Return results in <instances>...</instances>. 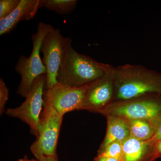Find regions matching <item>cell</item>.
I'll list each match as a JSON object with an SVG mask.
<instances>
[{
    "mask_svg": "<svg viewBox=\"0 0 161 161\" xmlns=\"http://www.w3.org/2000/svg\"><path fill=\"white\" fill-rule=\"evenodd\" d=\"M53 28L50 24L43 22L39 23L37 30L31 37L33 43L31 54L28 58L23 55L20 56L16 64V71L21 77L17 93L22 97L26 98L39 77L47 75L46 66L40 57V48L43 39Z\"/></svg>",
    "mask_w": 161,
    "mask_h": 161,
    "instance_id": "cell-3",
    "label": "cell"
},
{
    "mask_svg": "<svg viewBox=\"0 0 161 161\" xmlns=\"http://www.w3.org/2000/svg\"><path fill=\"white\" fill-rule=\"evenodd\" d=\"M155 132L152 138L147 141L149 143L155 146L156 144L161 140V115L152 123Z\"/></svg>",
    "mask_w": 161,
    "mask_h": 161,
    "instance_id": "cell-18",
    "label": "cell"
},
{
    "mask_svg": "<svg viewBox=\"0 0 161 161\" xmlns=\"http://www.w3.org/2000/svg\"><path fill=\"white\" fill-rule=\"evenodd\" d=\"M113 78V102L132 100L152 94L161 95V73L141 65H110Z\"/></svg>",
    "mask_w": 161,
    "mask_h": 161,
    "instance_id": "cell-1",
    "label": "cell"
},
{
    "mask_svg": "<svg viewBox=\"0 0 161 161\" xmlns=\"http://www.w3.org/2000/svg\"><path fill=\"white\" fill-rule=\"evenodd\" d=\"M99 113L127 119H142L151 124L161 115V95L152 94L124 101L114 102Z\"/></svg>",
    "mask_w": 161,
    "mask_h": 161,
    "instance_id": "cell-5",
    "label": "cell"
},
{
    "mask_svg": "<svg viewBox=\"0 0 161 161\" xmlns=\"http://www.w3.org/2000/svg\"><path fill=\"white\" fill-rule=\"evenodd\" d=\"M64 115L44 103L40 116V130L30 150L37 160L44 157H58L57 147Z\"/></svg>",
    "mask_w": 161,
    "mask_h": 161,
    "instance_id": "cell-4",
    "label": "cell"
},
{
    "mask_svg": "<svg viewBox=\"0 0 161 161\" xmlns=\"http://www.w3.org/2000/svg\"><path fill=\"white\" fill-rule=\"evenodd\" d=\"M9 96V91L3 78H0V114L5 112V106Z\"/></svg>",
    "mask_w": 161,
    "mask_h": 161,
    "instance_id": "cell-17",
    "label": "cell"
},
{
    "mask_svg": "<svg viewBox=\"0 0 161 161\" xmlns=\"http://www.w3.org/2000/svg\"><path fill=\"white\" fill-rule=\"evenodd\" d=\"M38 161H58V157H44Z\"/></svg>",
    "mask_w": 161,
    "mask_h": 161,
    "instance_id": "cell-21",
    "label": "cell"
},
{
    "mask_svg": "<svg viewBox=\"0 0 161 161\" xmlns=\"http://www.w3.org/2000/svg\"><path fill=\"white\" fill-rule=\"evenodd\" d=\"M109 65L76 51L70 38L58 72V83L73 87L87 86L105 75Z\"/></svg>",
    "mask_w": 161,
    "mask_h": 161,
    "instance_id": "cell-2",
    "label": "cell"
},
{
    "mask_svg": "<svg viewBox=\"0 0 161 161\" xmlns=\"http://www.w3.org/2000/svg\"><path fill=\"white\" fill-rule=\"evenodd\" d=\"M93 161H120L112 158L107 157L100 155H97L94 158Z\"/></svg>",
    "mask_w": 161,
    "mask_h": 161,
    "instance_id": "cell-20",
    "label": "cell"
},
{
    "mask_svg": "<svg viewBox=\"0 0 161 161\" xmlns=\"http://www.w3.org/2000/svg\"><path fill=\"white\" fill-rule=\"evenodd\" d=\"M77 0H41V8L61 14L70 13L76 7Z\"/></svg>",
    "mask_w": 161,
    "mask_h": 161,
    "instance_id": "cell-14",
    "label": "cell"
},
{
    "mask_svg": "<svg viewBox=\"0 0 161 161\" xmlns=\"http://www.w3.org/2000/svg\"><path fill=\"white\" fill-rule=\"evenodd\" d=\"M87 86L73 87L57 83L45 89L44 103L50 105L63 115L67 112L81 110Z\"/></svg>",
    "mask_w": 161,
    "mask_h": 161,
    "instance_id": "cell-8",
    "label": "cell"
},
{
    "mask_svg": "<svg viewBox=\"0 0 161 161\" xmlns=\"http://www.w3.org/2000/svg\"><path fill=\"white\" fill-rule=\"evenodd\" d=\"M69 39L64 36L60 30L53 28L42 41L40 52L43 54L42 61L47 71L45 89L49 88L58 83V72Z\"/></svg>",
    "mask_w": 161,
    "mask_h": 161,
    "instance_id": "cell-7",
    "label": "cell"
},
{
    "mask_svg": "<svg viewBox=\"0 0 161 161\" xmlns=\"http://www.w3.org/2000/svg\"><path fill=\"white\" fill-rule=\"evenodd\" d=\"M18 161H38L37 160H35L33 159H28L27 158V157H25L24 158H22V159H20Z\"/></svg>",
    "mask_w": 161,
    "mask_h": 161,
    "instance_id": "cell-22",
    "label": "cell"
},
{
    "mask_svg": "<svg viewBox=\"0 0 161 161\" xmlns=\"http://www.w3.org/2000/svg\"><path fill=\"white\" fill-rule=\"evenodd\" d=\"M46 82V75L40 76L35 81L24 102L19 106L8 108L6 111L8 116L19 119L27 124L31 132L36 137L40 130V116L44 105Z\"/></svg>",
    "mask_w": 161,
    "mask_h": 161,
    "instance_id": "cell-6",
    "label": "cell"
},
{
    "mask_svg": "<svg viewBox=\"0 0 161 161\" xmlns=\"http://www.w3.org/2000/svg\"><path fill=\"white\" fill-rule=\"evenodd\" d=\"M106 133L98 153L101 152L110 144L122 142L130 136V128L125 118L114 115H106Z\"/></svg>",
    "mask_w": 161,
    "mask_h": 161,
    "instance_id": "cell-12",
    "label": "cell"
},
{
    "mask_svg": "<svg viewBox=\"0 0 161 161\" xmlns=\"http://www.w3.org/2000/svg\"><path fill=\"white\" fill-rule=\"evenodd\" d=\"M114 84L109 65L102 77L88 86L81 110L99 113L113 102Z\"/></svg>",
    "mask_w": 161,
    "mask_h": 161,
    "instance_id": "cell-9",
    "label": "cell"
},
{
    "mask_svg": "<svg viewBox=\"0 0 161 161\" xmlns=\"http://www.w3.org/2000/svg\"><path fill=\"white\" fill-rule=\"evenodd\" d=\"M21 0H1L0 19L11 14L18 7Z\"/></svg>",
    "mask_w": 161,
    "mask_h": 161,
    "instance_id": "cell-16",
    "label": "cell"
},
{
    "mask_svg": "<svg viewBox=\"0 0 161 161\" xmlns=\"http://www.w3.org/2000/svg\"><path fill=\"white\" fill-rule=\"evenodd\" d=\"M154 157L155 160L161 158V140L156 144L154 147Z\"/></svg>",
    "mask_w": 161,
    "mask_h": 161,
    "instance_id": "cell-19",
    "label": "cell"
},
{
    "mask_svg": "<svg viewBox=\"0 0 161 161\" xmlns=\"http://www.w3.org/2000/svg\"><path fill=\"white\" fill-rule=\"evenodd\" d=\"M122 161H154V147L147 141L129 136L122 141Z\"/></svg>",
    "mask_w": 161,
    "mask_h": 161,
    "instance_id": "cell-11",
    "label": "cell"
},
{
    "mask_svg": "<svg viewBox=\"0 0 161 161\" xmlns=\"http://www.w3.org/2000/svg\"><path fill=\"white\" fill-rule=\"evenodd\" d=\"M41 0H21L11 14L0 19V35L9 33L21 21L32 19L41 8Z\"/></svg>",
    "mask_w": 161,
    "mask_h": 161,
    "instance_id": "cell-10",
    "label": "cell"
},
{
    "mask_svg": "<svg viewBox=\"0 0 161 161\" xmlns=\"http://www.w3.org/2000/svg\"><path fill=\"white\" fill-rule=\"evenodd\" d=\"M97 155L112 158L122 161L123 149L121 142H115L110 144L101 152L98 153Z\"/></svg>",
    "mask_w": 161,
    "mask_h": 161,
    "instance_id": "cell-15",
    "label": "cell"
},
{
    "mask_svg": "<svg viewBox=\"0 0 161 161\" xmlns=\"http://www.w3.org/2000/svg\"><path fill=\"white\" fill-rule=\"evenodd\" d=\"M126 119L130 128V136L143 141L152 138L155 130L150 121L142 119Z\"/></svg>",
    "mask_w": 161,
    "mask_h": 161,
    "instance_id": "cell-13",
    "label": "cell"
}]
</instances>
